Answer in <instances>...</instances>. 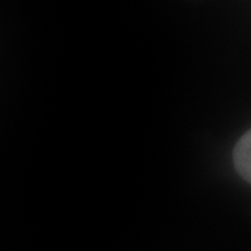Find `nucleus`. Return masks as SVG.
<instances>
[{"label":"nucleus","instance_id":"obj_1","mask_svg":"<svg viewBox=\"0 0 251 251\" xmlns=\"http://www.w3.org/2000/svg\"><path fill=\"white\" fill-rule=\"evenodd\" d=\"M233 163L237 173L246 181L251 183V130H249L236 144Z\"/></svg>","mask_w":251,"mask_h":251}]
</instances>
